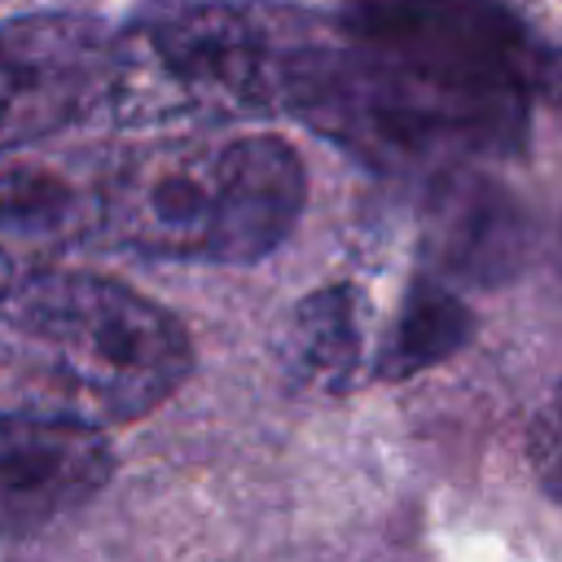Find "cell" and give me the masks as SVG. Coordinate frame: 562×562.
I'll use <instances>...</instances> for the list:
<instances>
[{
	"label": "cell",
	"mask_w": 562,
	"mask_h": 562,
	"mask_svg": "<svg viewBox=\"0 0 562 562\" xmlns=\"http://www.w3.org/2000/svg\"><path fill=\"white\" fill-rule=\"evenodd\" d=\"M553 53L501 0H351L299 119L382 171L514 154Z\"/></svg>",
	"instance_id": "cell-1"
},
{
	"label": "cell",
	"mask_w": 562,
	"mask_h": 562,
	"mask_svg": "<svg viewBox=\"0 0 562 562\" xmlns=\"http://www.w3.org/2000/svg\"><path fill=\"white\" fill-rule=\"evenodd\" d=\"M334 18L259 4H162L110 35L101 110L123 127H202L250 114H299Z\"/></svg>",
	"instance_id": "cell-2"
},
{
	"label": "cell",
	"mask_w": 562,
	"mask_h": 562,
	"mask_svg": "<svg viewBox=\"0 0 562 562\" xmlns=\"http://www.w3.org/2000/svg\"><path fill=\"white\" fill-rule=\"evenodd\" d=\"M303 193V162L281 136H193L132 154L92 193V228L149 259L255 263L285 241Z\"/></svg>",
	"instance_id": "cell-3"
},
{
	"label": "cell",
	"mask_w": 562,
	"mask_h": 562,
	"mask_svg": "<svg viewBox=\"0 0 562 562\" xmlns=\"http://www.w3.org/2000/svg\"><path fill=\"white\" fill-rule=\"evenodd\" d=\"M13 360L48 400V417L92 430L158 408L193 369L184 325L97 272H44L4 299Z\"/></svg>",
	"instance_id": "cell-4"
},
{
	"label": "cell",
	"mask_w": 562,
	"mask_h": 562,
	"mask_svg": "<svg viewBox=\"0 0 562 562\" xmlns=\"http://www.w3.org/2000/svg\"><path fill=\"white\" fill-rule=\"evenodd\" d=\"M110 35L70 13L0 22V154L101 110Z\"/></svg>",
	"instance_id": "cell-5"
},
{
	"label": "cell",
	"mask_w": 562,
	"mask_h": 562,
	"mask_svg": "<svg viewBox=\"0 0 562 562\" xmlns=\"http://www.w3.org/2000/svg\"><path fill=\"white\" fill-rule=\"evenodd\" d=\"M426 272L443 285H501L531 255V215L522 202L479 167H448L430 176L422 215Z\"/></svg>",
	"instance_id": "cell-6"
},
{
	"label": "cell",
	"mask_w": 562,
	"mask_h": 562,
	"mask_svg": "<svg viewBox=\"0 0 562 562\" xmlns=\"http://www.w3.org/2000/svg\"><path fill=\"white\" fill-rule=\"evenodd\" d=\"M110 470L101 430L48 413H0V540L83 505Z\"/></svg>",
	"instance_id": "cell-7"
},
{
	"label": "cell",
	"mask_w": 562,
	"mask_h": 562,
	"mask_svg": "<svg viewBox=\"0 0 562 562\" xmlns=\"http://www.w3.org/2000/svg\"><path fill=\"white\" fill-rule=\"evenodd\" d=\"M97 224V198L61 171H0V303L53 272L57 259Z\"/></svg>",
	"instance_id": "cell-8"
},
{
	"label": "cell",
	"mask_w": 562,
	"mask_h": 562,
	"mask_svg": "<svg viewBox=\"0 0 562 562\" xmlns=\"http://www.w3.org/2000/svg\"><path fill=\"white\" fill-rule=\"evenodd\" d=\"M356 364H360V294L351 285H329L307 294L285 329V369L316 391H342L351 386Z\"/></svg>",
	"instance_id": "cell-9"
},
{
	"label": "cell",
	"mask_w": 562,
	"mask_h": 562,
	"mask_svg": "<svg viewBox=\"0 0 562 562\" xmlns=\"http://www.w3.org/2000/svg\"><path fill=\"white\" fill-rule=\"evenodd\" d=\"M474 329V316L465 299L443 285L439 277H417L395 312V325L378 351V373L382 378H408L422 373L439 360H448Z\"/></svg>",
	"instance_id": "cell-10"
},
{
	"label": "cell",
	"mask_w": 562,
	"mask_h": 562,
	"mask_svg": "<svg viewBox=\"0 0 562 562\" xmlns=\"http://www.w3.org/2000/svg\"><path fill=\"white\" fill-rule=\"evenodd\" d=\"M531 448L540 452V474H544V483H549V492H553V474H558V426H553V408L540 413Z\"/></svg>",
	"instance_id": "cell-11"
}]
</instances>
